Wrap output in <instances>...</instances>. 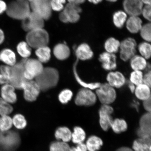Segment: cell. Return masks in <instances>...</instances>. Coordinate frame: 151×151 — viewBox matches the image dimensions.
<instances>
[{
  "instance_id": "6da1fadb",
  "label": "cell",
  "mask_w": 151,
  "mask_h": 151,
  "mask_svg": "<svg viewBox=\"0 0 151 151\" xmlns=\"http://www.w3.org/2000/svg\"><path fill=\"white\" fill-rule=\"evenodd\" d=\"M35 79L41 91H46L57 85L59 80V73L54 68H45L42 73Z\"/></svg>"
},
{
  "instance_id": "7a4b0ae2",
  "label": "cell",
  "mask_w": 151,
  "mask_h": 151,
  "mask_svg": "<svg viewBox=\"0 0 151 151\" xmlns=\"http://www.w3.org/2000/svg\"><path fill=\"white\" fill-rule=\"evenodd\" d=\"M30 4L27 0H15L7 6V14L15 19L23 20L31 12Z\"/></svg>"
},
{
  "instance_id": "3957f363",
  "label": "cell",
  "mask_w": 151,
  "mask_h": 151,
  "mask_svg": "<svg viewBox=\"0 0 151 151\" xmlns=\"http://www.w3.org/2000/svg\"><path fill=\"white\" fill-rule=\"evenodd\" d=\"M20 143V136L17 132L11 130L0 131V151H15Z\"/></svg>"
},
{
  "instance_id": "277c9868",
  "label": "cell",
  "mask_w": 151,
  "mask_h": 151,
  "mask_svg": "<svg viewBox=\"0 0 151 151\" xmlns=\"http://www.w3.org/2000/svg\"><path fill=\"white\" fill-rule=\"evenodd\" d=\"M49 39L48 32L43 28L28 32L26 36V42L30 47L36 49L47 46Z\"/></svg>"
},
{
  "instance_id": "5b68a950",
  "label": "cell",
  "mask_w": 151,
  "mask_h": 151,
  "mask_svg": "<svg viewBox=\"0 0 151 151\" xmlns=\"http://www.w3.org/2000/svg\"><path fill=\"white\" fill-rule=\"evenodd\" d=\"M95 93L97 100L102 105H111L116 99V89L107 83L101 84L96 90Z\"/></svg>"
},
{
  "instance_id": "8992f818",
  "label": "cell",
  "mask_w": 151,
  "mask_h": 151,
  "mask_svg": "<svg viewBox=\"0 0 151 151\" xmlns=\"http://www.w3.org/2000/svg\"><path fill=\"white\" fill-rule=\"evenodd\" d=\"M97 101V96L93 90L83 88L77 92L75 103L78 106L90 107L95 104Z\"/></svg>"
},
{
  "instance_id": "52a82bcc",
  "label": "cell",
  "mask_w": 151,
  "mask_h": 151,
  "mask_svg": "<svg viewBox=\"0 0 151 151\" xmlns=\"http://www.w3.org/2000/svg\"><path fill=\"white\" fill-rule=\"evenodd\" d=\"M24 68V77L27 80H33L42 73L44 68L41 62L34 58L26 59Z\"/></svg>"
},
{
  "instance_id": "ba28073f",
  "label": "cell",
  "mask_w": 151,
  "mask_h": 151,
  "mask_svg": "<svg viewBox=\"0 0 151 151\" xmlns=\"http://www.w3.org/2000/svg\"><path fill=\"white\" fill-rule=\"evenodd\" d=\"M26 59L16 63L11 67V76L10 84L15 88L21 89V86L26 79L24 78V64Z\"/></svg>"
},
{
  "instance_id": "9c48e42d",
  "label": "cell",
  "mask_w": 151,
  "mask_h": 151,
  "mask_svg": "<svg viewBox=\"0 0 151 151\" xmlns=\"http://www.w3.org/2000/svg\"><path fill=\"white\" fill-rule=\"evenodd\" d=\"M29 4L32 12L38 15L43 20H48L51 17L52 9L50 0H40Z\"/></svg>"
},
{
  "instance_id": "30bf717a",
  "label": "cell",
  "mask_w": 151,
  "mask_h": 151,
  "mask_svg": "<svg viewBox=\"0 0 151 151\" xmlns=\"http://www.w3.org/2000/svg\"><path fill=\"white\" fill-rule=\"evenodd\" d=\"M21 89L23 90L24 99L29 102L35 101L41 91L39 85L33 80L24 81L22 84Z\"/></svg>"
},
{
  "instance_id": "8fae6325",
  "label": "cell",
  "mask_w": 151,
  "mask_h": 151,
  "mask_svg": "<svg viewBox=\"0 0 151 151\" xmlns=\"http://www.w3.org/2000/svg\"><path fill=\"white\" fill-rule=\"evenodd\" d=\"M137 43L135 40L128 38L120 43V57L123 61L130 60L135 55Z\"/></svg>"
},
{
  "instance_id": "7c38bea8",
  "label": "cell",
  "mask_w": 151,
  "mask_h": 151,
  "mask_svg": "<svg viewBox=\"0 0 151 151\" xmlns=\"http://www.w3.org/2000/svg\"><path fill=\"white\" fill-rule=\"evenodd\" d=\"M114 112V109L111 105H102L99 109V124L104 131H107L111 128L113 120L112 115Z\"/></svg>"
},
{
  "instance_id": "4fadbf2b",
  "label": "cell",
  "mask_w": 151,
  "mask_h": 151,
  "mask_svg": "<svg viewBox=\"0 0 151 151\" xmlns=\"http://www.w3.org/2000/svg\"><path fill=\"white\" fill-rule=\"evenodd\" d=\"M44 20L38 15L31 11L27 17L22 20V29L28 32L34 29L43 28Z\"/></svg>"
},
{
  "instance_id": "5bb4252c",
  "label": "cell",
  "mask_w": 151,
  "mask_h": 151,
  "mask_svg": "<svg viewBox=\"0 0 151 151\" xmlns=\"http://www.w3.org/2000/svg\"><path fill=\"white\" fill-rule=\"evenodd\" d=\"M139 127L137 131L139 138H150L151 134V112H146L141 117Z\"/></svg>"
},
{
  "instance_id": "9a60e30c",
  "label": "cell",
  "mask_w": 151,
  "mask_h": 151,
  "mask_svg": "<svg viewBox=\"0 0 151 151\" xmlns=\"http://www.w3.org/2000/svg\"><path fill=\"white\" fill-rule=\"evenodd\" d=\"M107 83L116 88H120L124 86L127 81L125 76L122 73L117 71H109L106 76Z\"/></svg>"
},
{
  "instance_id": "2e32d148",
  "label": "cell",
  "mask_w": 151,
  "mask_h": 151,
  "mask_svg": "<svg viewBox=\"0 0 151 151\" xmlns=\"http://www.w3.org/2000/svg\"><path fill=\"white\" fill-rule=\"evenodd\" d=\"M99 60L102 67L105 70L114 71L117 67L116 57L115 54L107 52L102 53L100 55Z\"/></svg>"
},
{
  "instance_id": "e0dca14e",
  "label": "cell",
  "mask_w": 151,
  "mask_h": 151,
  "mask_svg": "<svg viewBox=\"0 0 151 151\" xmlns=\"http://www.w3.org/2000/svg\"><path fill=\"white\" fill-rule=\"evenodd\" d=\"M62 11L65 15L68 22L73 23L80 20V14L82 10L79 5L68 3Z\"/></svg>"
},
{
  "instance_id": "ac0fdd59",
  "label": "cell",
  "mask_w": 151,
  "mask_h": 151,
  "mask_svg": "<svg viewBox=\"0 0 151 151\" xmlns=\"http://www.w3.org/2000/svg\"><path fill=\"white\" fill-rule=\"evenodd\" d=\"M123 7L127 14L131 16H138L141 14L143 3L141 0H124Z\"/></svg>"
},
{
  "instance_id": "d6986e66",
  "label": "cell",
  "mask_w": 151,
  "mask_h": 151,
  "mask_svg": "<svg viewBox=\"0 0 151 151\" xmlns=\"http://www.w3.org/2000/svg\"><path fill=\"white\" fill-rule=\"evenodd\" d=\"M15 88L10 84L3 85L1 87V99L9 104H14L17 101Z\"/></svg>"
},
{
  "instance_id": "ffe728a7",
  "label": "cell",
  "mask_w": 151,
  "mask_h": 151,
  "mask_svg": "<svg viewBox=\"0 0 151 151\" xmlns=\"http://www.w3.org/2000/svg\"><path fill=\"white\" fill-rule=\"evenodd\" d=\"M76 55L78 60L87 61L93 58V52L89 45L83 43L79 45L76 49Z\"/></svg>"
},
{
  "instance_id": "44dd1931",
  "label": "cell",
  "mask_w": 151,
  "mask_h": 151,
  "mask_svg": "<svg viewBox=\"0 0 151 151\" xmlns=\"http://www.w3.org/2000/svg\"><path fill=\"white\" fill-rule=\"evenodd\" d=\"M130 60V65L133 70L143 71L148 68L147 60L141 55H135Z\"/></svg>"
},
{
  "instance_id": "7402d4cb",
  "label": "cell",
  "mask_w": 151,
  "mask_h": 151,
  "mask_svg": "<svg viewBox=\"0 0 151 151\" xmlns=\"http://www.w3.org/2000/svg\"><path fill=\"white\" fill-rule=\"evenodd\" d=\"M133 93L137 99L145 101L151 98L150 87L143 83L136 86Z\"/></svg>"
},
{
  "instance_id": "603a6c76",
  "label": "cell",
  "mask_w": 151,
  "mask_h": 151,
  "mask_svg": "<svg viewBox=\"0 0 151 151\" xmlns=\"http://www.w3.org/2000/svg\"><path fill=\"white\" fill-rule=\"evenodd\" d=\"M0 61L6 65L12 67L16 63V54L10 49H3L0 52Z\"/></svg>"
},
{
  "instance_id": "cb8c5ba5",
  "label": "cell",
  "mask_w": 151,
  "mask_h": 151,
  "mask_svg": "<svg viewBox=\"0 0 151 151\" xmlns=\"http://www.w3.org/2000/svg\"><path fill=\"white\" fill-rule=\"evenodd\" d=\"M53 53L55 56L58 59L64 60L69 57L70 51L67 45L63 43H59L54 47Z\"/></svg>"
},
{
  "instance_id": "d4e9b609",
  "label": "cell",
  "mask_w": 151,
  "mask_h": 151,
  "mask_svg": "<svg viewBox=\"0 0 151 151\" xmlns=\"http://www.w3.org/2000/svg\"><path fill=\"white\" fill-rule=\"evenodd\" d=\"M142 26V21L138 16H131L126 22L127 29L132 33L138 32Z\"/></svg>"
},
{
  "instance_id": "484cf974",
  "label": "cell",
  "mask_w": 151,
  "mask_h": 151,
  "mask_svg": "<svg viewBox=\"0 0 151 151\" xmlns=\"http://www.w3.org/2000/svg\"><path fill=\"white\" fill-rule=\"evenodd\" d=\"M150 138H139L134 142V151H151Z\"/></svg>"
},
{
  "instance_id": "4316f807",
  "label": "cell",
  "mask_w": 151,
  "mask_h": 151,
  "mask_svg": "<svg viewBox=\"0 0 151 151\" xmlns=\"http://www.w3.org/2000/svg\"><path fill=\"white\" fill-rule=\"evenodd\" d=\"M55 136L58 140L67 143L71 140L72 132L67 127H59L56 129Z\"/></svg>"
},
{
  "instance_id": "83f0119b",
  "label": "cell",
  "mask_w": 151,
  "mask_h": 151,
  "mask_svg": "<svg viewBox=\"0 0 151 151\" xmlns=\"http://www.w3.org/2000/svg\"><path fill=\"white\" fill-rule=\"evenodd\" d=\"M77 62H76L73 66V71L75 78L77 82L83 87V88H89L92 90H96L99 87L101 83L98 82H85L81 78L80 75L77 73L76 66Z\"/></svg>"
},
{
  "instance_id": "f1b7e54d",
  "label": "cell",
  "mask_w": 151,
  "mask_h": 151,
  "mask_svg": "<svg viewBox=\"0 0 151 151\" xmlns=\"http://www.w3.org/2000/svg\"><path fill=\"white\" fill-rule=\"evenodd\" d=\"M86 145L88 150L98 151L103 146V141L99 137L92 136L88 138Z\"/></svg>"
},
{
  "instance_id": "f546056e",
  "label": "cell",
  "mask_w": 151,
  "mask_h": 151,
  "mask_svg": "<svg viewBox=\"0 0 151 151\" xmlns=\"http://www.w3.org/2000/svg\"><path fill=\"white\" fill-rule=\"evenodd\" d=\"M38 60L42 63L48 62L51 58V50L48 46H45L36 49L35 51Z\"/></svg>"
},
{
  "instance_id": "4dcf8cb0",
  "label": "cell",
  "mask_w": 151,
  "mask_h": 151,
  "mask_svg": "<svg viewBox=\"0 0 151 151\" xmlns=\"http://www.w3.org/2000/svg\"><path fill=\"white\" fill-rule=\"evenodd\" d=\"M111 128L114 133L119 134L126 131L128 128L127 124L124 119L116 118L113 119Z\"/></svg>"
},
{
  "instance_id": "1f68e13d",
  "label": "cell",
  "mask_w": 151,
  "mask_h": 151,
  "mask_svg": "<svg viewBox=\"0 0 151 151\" xmlns=\"http://www.w3.org/2000/svg\"><path fill=\"white\" fill-rule=\"evenodd\" d=\"M86 137V133L82 128L76 126L73 128L72 133L71 140L73 143L78 144L83 143Z\"/></svg>"
},
{
  "instance_id": "d6a6232c",
  "label": "cell",
  "mask_w": 151,
  "mask_h": 151,
  "mask_svg": "<svg viewBox=\"0 0 151 151\" xmlns=\"http://www.w3.org/2000/svg\"><path fill=\"white\" fill-rule=\"evenodd\" d=\"M11 67L2 65L0 67V84L4 85L10 84Z\"/></svg>"
},
{
  "instance_id": "836d02e7",
  "label": "cell",
  "mask_w": 151,
  "mask_h": 151,
  "mask_svg": "<svg viewBox=\"0 0 151 151\" xmlns=\"http://www.w3.org/2000/svg\"><path fill=\"white\" fill-rule=\"evenodd\" d=\"M120 43L113 37L109 38L106 41L104 47L106 52L110 53H116L120 48Z\"/></svg>"
},
{
  "instance_id": "e575fe53",
  "label": "cell",
  "mask_w": 151,
  "mask_h": 151,
  "mask_svg": "<svg viewBox=\"0 0 151 151\" xmlns=\"http://www.w3.org/2000/svg\"><path fill=\"white\" fill-rule=\"evenodd\" d=\"M127 17V14L125 12L122 11H118L113 15V23L116 27L122 28L125 23Z\"/></svg>"
},
{
  "instance_id": "d590c367",
  "label": "cell",
  "mask_w": 151,
  "mask_h": 151,
  "mask_svg": "<svg viewBox=\"0 0 151 151\" xmlns=\"http://www.w3.org/2000/svg\"><path fill=\"white\" fill-rule=\"evenodd\" d=\"M26 42L22 41L19 43L17 46V50L19 54L24 59L29 57L31 54V48Z\"/></svg>"
},
{
  "instance_id": "8d00e7d4",
  "label": "cell",
  "mask_w": 151,
  "mask_h": 151,
  "mask_svg": "<svg viewBox=\"0 0 151 151\" xmlns=\"http://www.w3.org/2000/svg\"><path fill=\"white\" fill-rule=\"evenodd\" d=\"M13 125L17 129H22L26 127L27 121L23 115L20 114H16L12 118Z\"/></svg>"
},
{
  "instance_id": "74e56055",
  "label": "cell",
  "mask_w": 151,
  "mask_h": 151,
  "mask_svg": "<svg viewBox=\"0 0 151 151\" xmlns=\"http://www.w3.org/2000/svg\"><path fill=\"white\" fill-rule=\"evenodd\" d=\"M144 73L143 71L133 70L130 73L129 82L135 86H138L143 83V77Z\"/></svg>"
},
{
  "instance_id": "f35d334b",
  "label": "cell",
  "mask_w": 151,
  "mask_h": 151,
  "mask_svg": "<svg viewBox=\"0 0 151 151\" xmlns=\"http://www.w3.org/2000/svg\"><path fill=\"white\" fill-rule=\"evenodd\" d=\"M70 149L67 143L60 141L53 142L50 146V151H70Z\"/></svg>"
},
{
  "instance_id": "ab89813d",
  "label": "cell",
  "mask_w": 151,
  "mask_h": 151,
  "mask_svg": "<svg viewBox=\"0 0 151 151\" xmlns=\"http://www.w3.org/2000/svg\"><path fill=\"white\" fill-rule=\"evenodd\" d=\"M12 118L9 116H0V131H9L13 126Z\"/></svg>"
},
{
  "instance_id": "60d3db41",
  "label": "cell",
  "mask_w": 151,
  "mask_h": 151,
  "mask_svg": "<svg viewBox=\"0 0 151 151\" xmlns=\"http://www.w3.org/2000/svg\"><path fill=\"white\" fill-rule=\"evenodd\" d=\"M138 49L141 56L146 60L150 59L151 54V47L150 43L148 42L142 43L139 45Z\"/></svg>"
},
{
  "instance_id": "b9f144b4",
  "label": "cell",
  "mask_w": 151,
  "mask_h": 151,
  "mask_svg": "<svg viewBox=\"0 0 151 151\" xmlns=\"http://www.w3.org/2000/svg\"><path fill=\"white\" fill-rule=\"evenodd\" d=\"M13 111V108L11 104L0 98V116H9Z\"/></svg>"
},
{
  "instance_id": "7bdbcfd3",
  "label": "cell",
  "mask_w": 151,
  "mask_h": 151,
  "mask_svg": "<svg viewBox=\"0 0 151 151\" xmlns=\"http://www.w3.org/2000/svg\"><path fill=\"white\" fill-rule=\"evenodd\" d=\"M73 93L70 90L65 89L62 91L58 95V99L62 104H67L72 99Z\"/></svg>"
},
{
  "instance_id": "ee69618b",
  "label": "cell",
  "mask_w": 151,
  "mask_h": 151,
  "mask_svg": "<svg viewBox=\"0 0 151 151\" xmlns=\"http://www.w3.org/2000/svg\"><path fill=\"white\" fill-rule=\"evenodd\" d=\"M151 31L150 23L147 24L142 26L140 31L141 37L147 42L151 41Z\"/></svg>"
},
{
  "instance_id": "f6af8a7d",
  "label": "cell",
  "mask_w": 151,
  "mask_h": 151,
  "mask_svg": "<svg viewBox=\"0 0 151 151\" xmlns=\"http://www.w3.org/2000/svg\"><path fill=\"white\" fill-rule=\"evenodd\" d=\"M66 0H50L52 10L56 11L63 10L64 8V4Z\"/></svg>"
},
{
  "instance_id": "bcb514c9",
  "label": "cell",
  "mask_w": 151,
  "mask_h": 151,
  "mask_svg": "<svg viewBox=\"0 0 151 151\" xmlns=\"http://www.w3.org/2000/svg\"><path fill=\"white\" fill-rule=\"evenodd\" d=\"M141 14H142L144 17L147 20H151V5H146L143 8Z\"/></svg>"
},
{
  "instance_id": "7dc6e473",
  "label": "cell",
  "mask_w": 151,
  "mask_h": 151,
  "mask_svg": "<svg viewBox=\"0 0 151 151\" xmlns=\"http://www.w3.org/2000/svg\"><path fill=\"white\" fill-rule=\"evenodd\" d=\"M143 83L151 87V72L150 70L143 75Z\"/></svg>"
},
{
  "instance_id": "c3c4849f",
  "label": "cell",
  "mask_w": 151,
  "mask_h": 151,
  "mask_svg": "<svg viewBox=\"0 0 151 151\" xmlns=\"http://www.w3.org/2000/svg\"><path fill=\"white\" fill-rule=\"evenodd\" d=\"M76 147L70 148V151H87L86 145L83 143L77 144Z\"/></svg>"
},
{
  "instance_id": "681fc988",
  "label": "cell",
  "mask_w": 151,
  "mask_h": 151,
  "mask_svg": "<svg viewBox=\"0 0 151 151\" xmlns=\"http://www.w3.org/2000/svg\"><path fill=\"white\" fill-rule=\"evenodd\" d=\"M143 108L147 112H151V98L142 101Z\"/></svg>"
},
{
  "instance_id": "f907efd6",
  "label": "cell",
  "mask_w": 151,
  "mask_h": 151,
  "mask_svg": "<svg viewBox=\"0 0 151 151\" xmlns=\"http://www.w3.org/2000/svg\"><path fill=\"white\" fill-rule=\"evenodd\" d=\"M7 5L3 0H0V14L6 11Z\"/></svg>"
},
{
  "instance_id": "816d5d0a",
  "label": "cell",
  "mask_w": 151,
  "mask_h": 151,
  "mask_svg": "<svg viewBox=\"0 0 151 151\" xmlns=\"http://www.w3.org/2000/svg\"><path fill=\"white\" fill-rule=\"evenodd\" d=\"M59 18L60 20H61L62 22H63V23H68L65 15L64 14L63 11H62V12L60 13L59 15Z\"/></svg>"
},
{
  "instance_id": "f5cc1de1",
  "label": "cell",
  "mask_w": 151,
  "mask_h": 151,
  "mask_svg": "<svg viewBox=\"0 0 151 151\" xmlns=\"http://www.w3.org/2000/svg\"><path fill=\"white\" fill-rule=\"evenodd\" d=\"M69 3L79 5L84 3L86 0H68Z\"/></svg>"
},
{
  "instance_id": "db71d44e",
  "label": "cell",
  "mask_w": 151,
  "mask_h": 151,
  "mask_svg": "<svg viewBox=\"0 0 151 151\" xmlns=\"http://www.w3.org/2000/svg\"><path fill=\"white\" fill-rule=\"evenodd\" d=\"M127 84L128 86L129 90L131 92H132V93H133L134 91L136 86H135V85L132 84V83L130 82H128Z\"/></svg>"
},
{
  "instance_id": "11a10c76",
  "label": "cell",
  "mask_w": 151,
  "mask_h": 151,
  "mask_svg": "<svg viewBox=\"0 0 151 151\" xmlns=\"http://www.w3.org/2000/svg\"><path fill=\"white\" fill-rule=\"evenodd\" d=\"M4 39L5 35L4 33L3 30L0 28V45H1L3 42Z\"/></svg>"
},
{
  "instance_id": "9f6ffc18",
  "label": "cell",
  "mask_w": 151,
  "mask_h": 151,
  "mask_svg": "<svg viewBox=\"0 0 151 151\" xmlns=\"http://www.w3.org/2000/svg\"><path fill=\"white\" fill-rule=\"evenodd\" d=\"M116 151H134L132 149L127 147H122L119 148Z\"/></svg>"
},
{
  "instance_id": "6f0895ef",
  "label": "cell",
  "mask_w": 151,
  "mask_h": 151,
  "mask_svg": "<svg viewBox=\"0 0 151 151\" xmlns=\"http://www.w3.org/2000/svg\"><path fill=\"white\" fill-rule=\"evenodd\" d=\"M88 1L91 3L96 4L101 2L102 1V0H88Z\"/></svg>"
},
{
  "instance_id": "680465c9",
  "label": "cell",
  "mask_w": 151,
  "mask_h": 151,
  "mask_svg": "<svg viewBox=\"0 0 151 151\" xmlns=\"http://www.w3.org/2000/svg\"><path fill=\"white\" fill-rule=\"evenodd\" d=\"M141 1L146 5H151V0H141Z\"/></svg>"
},
{
  "instance_id": "91938a15",
  "label": "cell",
  "mask_w": 151,
  "mask_h": 151,
  "mask_svg": "<svg viewBox=\"0 0 151 151\" xmlns=\"http://www.w3.org/2000/svg\"><path fill=\"white\" fill-rule=\"evenodd\" d=\"M29 3L39 1L40 0H27Z\"/></svg>"
},
{
  "instance_id": "94428289",
  "label": "cell",
  "mask_w": 151,
  "mask_h": 151,
  "mask_svg": "<svg viewBox=\"0 0 151 151\" xmlns=\"http://www.w3.org/2000/svg\"><path fill=\"white\" fill-rule=\"evenodd\" d=\"M106 1L111 2H116L117 1V0H106Z\"/></svg>"
}]
</instances>
